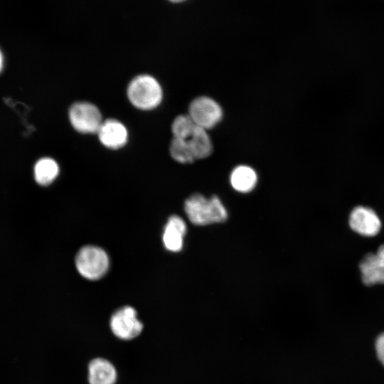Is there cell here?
Here are the masks:
<instances>
[{
  "label": "cell",
  "mask_w": 384,
  "mask_h": 384,
  "mask_svg": "<svg viewBox=\"0 0 384 384\" xmlns=\"http://www.w3.org/2000/svg\"><path fill=\"white\" fill-rule=\"evenodd\" d=\"M184 210L188 220L196 225L223 223L228 218L226 208L215 196L206 198L200 193L191 195L185 201Z\"/></svg>",
  "instance_id": "6da1fadb"
},
{
  "label": "cell",
  "mask_w": 384,
  "mask_h": 384,
  "mask_svg": "<svg viewBox=\"0 0 384 384\" xmlns=\"http://www.w3.org/2000/svg\"><path fill=\"white\" fill-rule=\"evenodd\" d=\"M129 102L137 108L149 110L161 102L163 92L159 82L149 75H139L133 78L127 87Z\"/></svg>",
  "instance_id": "7a4b0ae2"
},
{
  "label": "cell",
  "mask_w": 384,
  "mask_h": 384,
  "mask_svg": "<svg viewBox=\"0 0 384 384\" xmlns=\"http://www.w3.org/2000/svg\"><path fill=\"white\" fill-rule=\"evenodd\" d=\"M78 273L89 280H97L103 277L110 267V259L107 252L95 245H85L78 252L75 259Z\"/></svg>",
  "instance_id": "3957f363"
},
{
  "label": "cell",
  "mask_w": 384,
  "mask_h": 384,
  "mask_svg": "<svg viewBox=\"0 0 384 384\" xmlns=\"http://www.w3.org/2000/svg\"><path fill=\"white\" fill-rule=\"evenodd\" d=\"M112 334L123 341L135 338L142 333L143 324L137 317V312L130 306H124L116 310L110 319Z\"/></svg>",
  "instance_id": "277c9868"
},
{
  "label": "cell",
  "mask_w": 384,
  "mask_h": 384,
  "mask_svg": "<svg viewBox=\"0 0 384 384\" xmlns=\"http://www.w3.org/2000/svg\"><path fill=\"white\" fill-rule=\"evenodd\" d=\"M68 116L73 127L82 134L97 133L103 122L99 109L87 102L73 104Z\"/></svg>",
  "instance_id": "5b68a950"
},
{
  "label": "cell",
  "mask_w": 384,
  "mask_h": 384,
  "mask_svg": "<svg viewBox=\"0 0 384 384\" xmlns=\"http://www.w3.org/2000/svg\"><path fill=\"white\" fill-rule=\"evenodd\" d=\"M188 115L196 126L208 129L220 121L223 112L220 106L215 100L208 97L201 96L190 103Z\"/></svg>",
  "instance_id": "8992f818"
},
{
  "label": "cell",
  "mask_w": 384,
  "mask_h": 384,
  "mask_svg": "<svg viewBox=\"0 0 384 384\" xmlns=\"http://www.w3.org/2000/svg\"><path fill=\"white\" fill-rule=\"evenodd\" d=\"M349 225L353 230L361 235L373 236L379 232L381 223L373 210L367 207L357 206L350 214Z\"/></svg>",
  "instance_id": "52a82bcc"
},
{
  "label": "cell",
  "mask_w": 384,
  "mask_h": 384,
  "mask_svg": "<svg viewBox=\"0 0 384 384\" xmlns=\"http://www.w3.org/2000/svg\"><path fill=\"white\" fill-rule=\"evenodd\" d=\"M97 134L100 142L111 149L123 147L128 139V132L124 125L114 119L103 121Z\"/></svg>",
  "instance_id": "ba28073f"
},
{
  "label": "cell",
  "mask_w": 384,
  "mask_h": 384,
  "mask_svg": "<svg viewBox=\"0 0 384 384\" xmlns=\"http://www.w3.org/2000/svg\"><path fill=\"white\" fill-rule=\"evenodd\" d=\"M186 233L184 220L178 215H171L164 227L162 240L167 250L178 252L182 249Z\"/></svg>",
  "instance_id": "9c48e42d"
},
{
  "label": "cell",
  "mask_w": 384,
  "mask_h": 384,
  "mask_svg": "<svg viewBox=\"0 0 384 384\" xmlns=\"http://www.w3.org/2000/svg\"><path fill=\"white\" fill-rule=\"evenodd\" d=\"M89 384H115L117 373L114 365L104 358H95L88 364Z\"/></svg>",
  "instance_id": "30bf717a"
},
{
  "label": "cell",
  "mask_w": 384,
  "mask_h": 384,
  "mask_svg": "<svg viewBox=\"0 0 384 384\" xmlns=\"http://www.w3.org/2000/svg\"><path fill=\"white\" fill-rule=\"evenodd\" d=\"M257 182V176L253 169L247 166H238L230 175L233 188L240 193H248L254 189Z\"/></svg>",
  "instance_id": "8fae6325"
},
{
  "label": "cell",
  "mask_w": 384,
  "mask_h": 384,
  "mask_svg": "<svg viewBox=\"0 0 384 384\" xmlns=\"http://www.w3.org/2000/svg\"><path fill=\"white\" fill-rule=\"evenodd\" d=\"M34 178L41 186L50 184L59 174V166L57 162L48 157L39 159L33 169Z\"/></svg>",
  "instance_id": "7c38bea8"
},
{
  "label": "cell",
  "mask_w": 384,
  "mask_h": 384,
  "mask_svg": "<svg viewBox=\"0 0 384 384\" xmlns=\"http://www.w3.org/2000/svg\"><path fill=\"white\" fill-rule=\"evenodd\" d=\"M187 140L196 159H204L211 154L213 145L206 129L197 126Z\"/></svg>",
  "instance_id": "4fadbf2b"
},
{
  "label": "cell",
  "mask_w": 384,
  "mask_h": 384,
  "mask_svg": "<svg viewBox=\"0 0 384 384\" xmlns=\"http://www.w3.org/2000/svg\"><path fill=\"white\" fill-rule=\"evenodd\" d=\"M171 156L178 163L190 164L196 160L188 141L174 138L169 146Z\"/></svg>",
  "instance_id": "5bb4252c"
},
{
  "label": "cell",
  "mask_w": 384,
  "mask_h": 384,
  "mask_svg": "<svg viewBox=\"0 0 384 384\" xmlns=\"http://www.w3.org/2000/svg\"><path fill=\"white\" fill-rule=\"evenodd\" d=\"M196 124L188 114L177 116L171 124L174 138L188 139L196 128Z\"/></svg>",
  "instance_id": "9a60e30c"
},
{
  "label": "cell",
  "mask_w": 384,
  "mask_h": 384,
  "mask_svg": "<svg viewBox=\"0 0 384 384\" xmlns=\"http://www.w3.org/2000/svg\"><path fill=\"white\" fill-rule=\"evenodd\" d=\"M379 266L378 259L376 255L373 253L366 255L359 263L361 274H376Z\"/></svg>",
  "instance_id": "2e32d148"
},
{
  "label": "cell",
  "mask_w": 384,
  "mask_h": 384,
  "mask_svg": "<svg viewBox=\"0 0 384 384\" xmlns=\"http://www.w3.org/2000/svg\"><path fill=\"white\" fill-rule=\"evenodd\" d=\"M375 351L378 359L384 365V333L381 334L375 341Z\"/></svg>",
  "instance_id": "e0dca14e"
},
{
  "label": "cell",
  "mask_w": 384,
  "mask_h": 384,
  "mask_svg": "<svg viewBox=\"0 0 384 384\" xmlns=\"http://www.w3.org/2000/svg\"><path fill=\"white\" fill-rule=\"evenodd\" d=\"M380 265H384V244L381 245L375 254Z\"/></svg>",
  "instance_id": "ac0fdd59"
},
{
  "label": "cell",
  "mask_w": 384,
  "mask_h": 384,
  "mask_svg": "<svg viewBox=\"0 0 384 384\" xmlns=\"http://www.w3.org/2000/svg\"><path fill=\"white\" fill-rule=\"evenodd\" d=\"M378 283L384 284V265H380L377 271Z\"/></svg>",
  "instance_id": "d6986e66"
},
{
  "label": "cell",
  "mask_w": 384,
  "mask_h": 384,
  "mask_svg": "<svg viewBox=\"0 0 384 384\" xmlns=\"http://www.w3.org/2000/svg\"><path fill=\"white\" fill-rule=\"evenodd\" d=\"M3 62H4L3 55L0 50V72L1 71L2 68H3Z\"/></svg>",
  "instance_id": "ffe728a7"
}]
</instances>
